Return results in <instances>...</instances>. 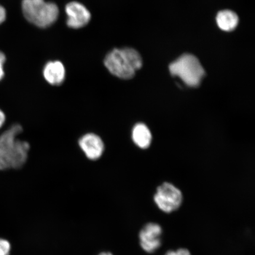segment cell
I'll return each instance as SVG.
<instances>
[{"instance_id": "cell-1", "label": "cell", "mask_w": 255, "mask_h": 255, "mask_svg": "<svg viewBox=\"0 0 255 255\" xmlns=\"http://www.w3.org/2000/svg\"><path fill=\"white\" fill-rule=\"evenodd\" d=\"M20 123H15L0 135V170H20L27 164L30 143L20 138L24 133Z\"/></svg>"}, {"instance_id": "cell-2", "label": "cell", "mask_w": 255, "mask_h": 255, "mask_svg": "<svg viewBox=\"0 0 255 255\" xmlns=\"http://www.w3.org/2000/svg\"><path fill=\"white\" fill-rule=\"evenodd\" d=\"M104 64L112 74L123 79H131L141 69L142 60L141 55L132 48L115 49L105 57Z\"/></svg>"}, {"instance_id": "cell-3", "label": "cell", "mask_w": 255, "mask_h": 255, "mask_svg": "<svg viewBox=\"0 0 255 255\" xmlns=\"http://www.w3.org/2000/svg\"><path fill=\"white\" fill-rule=\"evenodd\" d=\"M22 10L28 21L41 28L55 23L59 15L57 5L44 0H23Z\"/></svg>"}, {"instance_id": "cell-4", "label": "cell", "mask_w": 255, "mask_h": 255, "mask_svg": "<svg viewBox=\"0 0 255 255\" xmlns=\"http://www.w3.org/2000/svg\"><path fill=\"white\" fill-rule=\"evenodd\" d=\"M171 74L179 77L190 87H197L205 75V69L198 59L190 54H184L170 64Z\"/></svg>"}, {"instance_id": "cell-5", "label": "cell", "mask_w": 255, "mask_h": 255, "mask_svg": "<svg viewBox=\"0 0 255 255\" xmlns=\"http://www.w3.org/2000/svg\"><path fill=\"white\" fill-rule=\"evenodd\" d=\"M154 201L162 212L170 213L180 207L183 201L182 193L173 184L165 183L158 187Z\"/></svg>"}, {"instance_id": "cell-6", "label": "cell", "mask_w": 255, "mask_h": 255, "mask_svg": "<svg viewBox=\"0 0 255 255\" xmlns=\"http://www.w3.org/2000/svg\"><path fill=\"white\" fill-rule=\"evenodd\" d=\"M78 146L83 155L88 160L97 161L103 157L105 143L97 133L89 132L79 137Z\"/></svg>"}, {"instance_id": "cell-7", "label": "cell", "mask_w": 255, "mask_h": 255, "mask_svg": "<svg viewBox=\"0 0 255 255\" xmlns=\"http://www.w3.org/2000/svg\"><path fill=\"white\" fill-rule=\"evenodd\" d=\"M162 229L154 223L146 224L139 233L140 245L143 251L153 253L161 247Z\"/></svg>"}, {"instance_id": "cell-8", "label": "cell", "mask_w": 255, "mask_h": 255, "mask_svg": "<svg viewBox=\"0 0 255 255\" xmlns=\"http://www.w3.org/2000/svg\"><path fill=\"white\" fill-rule=\"evenodd\" d=\"M65 11L68 19L67 24L72 28L85 26L91 20V14L85 6L81 3L73 1L66 5Z\"/></svg>"}, {"instance_id": "cell-9", "label": "cell", "mask_w": 255, "mask_h": 255, "mask_svg": "<svg viewBox=\"0 0 255 255\" xmlns=\"http://www.w3.org/2000/svg\"><path fill=\"white\" fill-rule=\"evenodd\" d=\"M43 75L46 81L53 86H59L65 79V67L59 61L47 63L43 69Z\"/></svg>"}, {"instance_id": "cell-10", "label": "cell", "mask_w": 255, "mask_h": 255, "mask_svg": "<svg viewBox=\"0 0 255 255\" xmlns=\"http://www.w3.org/2000/svg\"><path fill=\"white\" fill-rule=\"evenodd\" d=\"M131 137L133 143L140 148H147L151 144V133L144 124L138 123L133 126Z\"/></svg>"}, {"instance_id": "cell-11", "label": "cell", "mask_w": 255, "mask_h": 255, "mask_svg": "<svg viewBox=\"0 0 255 255\" xmlns=\"http://www.w3.org/2000/svg\"><path fill=\"white\" fill-rule=\"evenodd\" d=\"M216 21L221 30L231 31L237 28L239 23V17L234 11L226 9L220 11L217 15Z\"/></svg>"}, {"instance_id": "cell-12", "label": "cell", "mask_w": 255, "mask_h": 255, "mask_svg": "<svg viewBox=\"0 0 255 255\" xmlns=\"http://www.w3.org/2000/svg\"><path fill=\"white\" fill-rule=\"evenodd\" d=\"M11 246L9 242L5 239H0V255H9Z\"/></svg>"}, {"instance_id": "cell-13", "label": "cell", "mask_w": 255, "mask_h": 255, "mask_svg": "<svg viewBox=\"0 0 255 255\" xmlns=\"http://www.w3.org/2000/svg\"><path fill=\"white\" fill-rule=\"evenodd\" d=\"M165 255H191L190 251L186 249L181 248L176 251H170Z\"/></svg>"}, {"instance_id": "cell-14", "label": "cell", "mask_w": 255, "mask_h": 255, "mask_svg": "<svg viewBox=\"0 0 255 255\" xmlns=\"http://www.w3.org/2000/svg\"><path fill=\"white\" fill-rule=\"evenodd\" d=\"M5 61V56L4 53L0 52V81L4 77V72L3 66Z\"/></svg>"}, {"instance_id": "cell-15", "label": "cell", "mask_w": 255, "mask_h": 255, "mask_svg": "<svg viewBox=\"0 0 255 255\" xmlns=\"http://www.w3.org/2000/svg\"><path fill=\"white\" fill-rule=\"evenodd\" d=\"M6 17V12L5 9L4 7H2L1 5H0V24L3 23L5 20Z\"/></svg>"}, {"instance_id": "cell-16", "label": "cell", "mask_w": 255, "mask_h": 255, "mask_svg": "<svg viewBox=\"0 0 255 255\" xmlns=\"http://www.w3.org/2000/svg\"><path fill=\"white\" fill-rule=\"evenodd\" d=\"M6 121L5 114L1 109H0V128L4 125Z\"/></svg>"}, {"instance_id": "cell-17", "label": "cell", "mask_w": 255, "mask_h": 255, "mask_svg": "<svg viewBox=\"0 0 255 255\" xmlns=\"http://www.w3.org/2000/svg\"><path fill=\"white\" fill-rule=\"evenodd\" d=\"M100 255H113L110 253H103L100 254Z\"/></svg>"}]
</instances>
